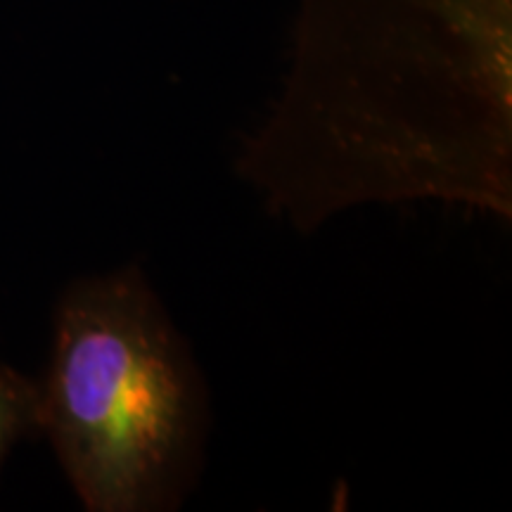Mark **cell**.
<instances>
[{"label":"cell","mask_w":512,"mask_h":512,"mask_svg":"<svg viewBox=\"0 0 512 512\" xmlns=\"http://www.w3.org/2000/svg\"><path fill=\"white\" fill-rule=\"evenodd\" d=\"M238 174L304 235L363 204L510 223V0H304L285 91Z\"/></svg>","instance_id":"6da1fadb"},{"label":"cell","mask_w":512,"mask_h":512,"mask_svg":"<svg viewBox=\"0 0 512 512\" xmlns=\"http://www.w3.org/2000/svg\"><path fill=\"white\" fill-rule=\"evenodd\" d=\"M41 434L86 510L166 512L185 498L207 434V392L138 264L62 294Z\"/></svg>","instance_id":"7a4b0ae2"},{"label":"cell","mask_w":512,"mask_h":512,"mask_svg":"<svg viewBox=\"0 0 512 512\" xmlns=\"http://www.w3.org/2000/svg\"><path fill=\"white\" fill-rule=\"evenodd\" d=\"M41 434V382L0 361V467L19 441Z\"/></svg>","instance_id":"3957f363"}]
</instances>
